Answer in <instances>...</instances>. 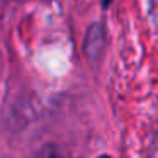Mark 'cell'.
<instances>
[{
    "label": "cell",
    "mask_w": 158,
    "mask_h": 158,
    "mask_svg": "<svg viewBox=\"0 0 158 158\" xmlns=\"http://www.w3.org/2000/svg\"><path fill=\"white\" fill-rule=\"evenodd\" d=\"M104 43H106V34H104V27L102 24H92L87 31V36H85V53L89 58L92 60H97L100 56L104 49Z\"/></svg>",
    "instance_id": "6da1fadb"
},
{
    "label": "cell",
    "mask_w": 158,
    "mask_h": 158,
    "mask_svg": "<svg viewBox=\"0 0 158 158\" xmlns=\"http://www.w3.org/2000/svg\"><path fill=\"white\" fill-rule=\"evenodd\" d=\"M32 158H68L66 153L56 144H46L43 146Z\"/></svg>",
    "instance_id": "7a4b0ae2"
},
{
    "label": "cell",
    "mask_w": 158,
    "mask_h": 158,
    "mask_svg": "<svg viewBox=\"0 0 158 158\" xmlns=\"http://www.w3.org/2000/svg\"><path fill=\"white\" fill-rule=\"evenodd\" d=\"M100 158H109V156H100Z\"/></svg>",
    "instance_id": "3957f363"
}]
</instances>
